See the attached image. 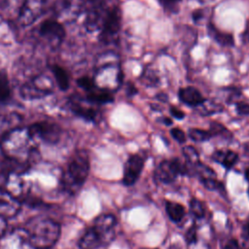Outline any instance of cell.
I'll return each instance as SVG.
<instances>
[{
	"instance_id": "cell-28",
	"label": "cell",
	"mask_w": 249,
	"mask_h": 249,
	"mask_svg": "<svg viewBox=\"0 0 249 249\" xmlns=\"http://www.w3.org/2000/svg\"><path fill=\"white\" fill-rule=\"evenodd\" d=\"M198 109V112L202 115H211V114H216L219 113L223 110V107L220 104L213 103V102H208L204 100L200 105L196 106Z\"/></svg>"
},
{
	"instance_id": "cell-41",
	"label": "cell",
	"mask_w": 249,
	"mask_h": 249,
	"mask_svg": "<svg viewBox=\"0 0 249 249\" xmlns=\"http://www.w3.org/2000/svg\"><path fill=\"white\" fill-rule=\"evenodd\" d=\"M192 18H193V19H194V21H195V22L199 21V20L203 18V11H202L201 9H199V10H196V11L193 13Z\"/></svg>"
},
{
	"instance_id": "cell-5",
	"label": "cell",
	"mask_w": 249,
	"mask_h": 249,
	"mask_svg": "<svg viewBox=\"0 0 249 249\" xmlns=\"http://www.w3.org/2000/svg\"><path fill=\"white\" fill-rule=\"evenodd\" d=\"M122 77L123 74L119 64L104 61L98 65L92 80L96 88L110 92L120 87Z\"/></svg>"
},
{
	"instance_id": "cell-49",
	"label": "cell",
	"mask_w": 249,
	"mask_h": 249,
	"mask_svg": "<svg viewBox=\"0 0 249 249\" xmlns=\"http://www.w3.org/2000/svg\"><path fill=\"white\" fill-rule=\"evenodd\" d=\"M248 196H249V189H248Z\"/></svg>"
},
{
	"instance_id": "cell-7",
	"label": "cell",
	"mask_w": 249,
	"mask_h": 249,
	"mask_svg": "<svg viewBox=\"0 0 249 249\" xmlns=\"http://www.w3.org/2000/svg\"><path fill=\"white\" fill-rule=\"evenodd\" d=\"M0 189L6 191L18 200H21L28 195L30 187L21 173L8 171L0 178Z\"/></svg>"
},
{
	"instance_id": "cell-17",
	"label": "cell",
	"mask_w": 249,
	"mask_h": 249,
	"mask_svg": "<svg viewBox=\"0 0 249 249\" xmlns=\"http://www.w3.org/2000/svg\"><path fill=\"white\" fill-rule=\"evenodd\" d=\"M179 99L186 105L188 106H193L196 107L200 105L205 99L199 92L197 89L195 87H186V88H181L178 92Z\"/></svg>"
},
{
	"instance_id": "cell-46",
	"label": "cell",
	"mask_w": 249,
	"mask_h": 249,
	"mask_svg": "<svg viewBox=\"0 0 249 249\" xmlns=\"http://www.w3.org/2000/svg\"><path fill=\"white\" fill-rule=\"evenodd\" d=\"M245 177H246V179H247V181L249 182V167L245 170Z\"/></svg>"
},
{
	"instance_id": "cell-30",
	"label": "cell",
	"mask_w": 249,
	"mask_h": 249,
	"mask_svg": "<svg viewBox=\"0 0 249 249\" xmlns=\"http://www.w3.org/2000/svg\"><path fill=\"white\" fill-rule=\"evenodd\" d=\"M190 210L192 212V214L197 218V219H201L204 217L205 215V208L203 203L197 199V198H192L190 201Z\"/></svg>"
},
{
	"instance_id": "cell-35",
	"label": "cell",
	"mask_w": 249,
	"mask_h": 249,
	"mask_svg": "<svg viewBox=\"0 0 249 249\" xmlns=\"http://www.w3.org/2000/svg\"><path fill=\"white\" fill-rule=\"evenodd\" d=\"M185 238H186V241L188 244H194L196 242L197 234H196V227L195 225L187 231V232L185 234Z\"/></svg>"
},
{
	"instance_id": "cell-23",
	"label": "cell",
	"mask_w": 249,
	"mask_h": 249,
	"mask_svg": "<svg viewBox=\"0 0 249 249\" xmlns=\"http://www.w3.org/2000/svg\"><path fill=\"white\" fill-rule=\"evenodd\" d=\"M208 34L220 45H223V46L233 45V37L231 36V34L219 31L213 24L208 25Z\"/></svg>"
},
{
	"instance_id": "cell-44",
	"label": "cell",
	"mask_w": 249,
	"mask_h": 249,
	"mask_svg": "<svg viewBox=\"0 0 249 249\" xmlns=\"http://www.w3.org/2000/svg\"><path fill=\"white\" fill-rule=\"evenodd\" d=\"M168 96L165 94V93H159V94H157V98L159 99V100H160V101H163V102H165V101H167V98Z\"/></svg>"
},
{
	"instance_id": "cell-42",
	"label": "cell",
	"mask_w": 249,
	"mask_h": 249,
	"mask_svg": "<svg viewBox=\"0 0 249 249\" xmlns=\"http://www.w3.org/2000/svg\"><path fill=\"white\" fill-rule=\"evenodd\" d=\"M7 231V223L4 218L0 217V238L3 236V234Z\"/></svg>"
},
{
	"instance_id": "cell-22",
	"label": "cell",
	"mask_w": 249,
	"mask_h": 249,
	"mask_svg": "<svg viewBox=\"0 0 249 249\" xmlns=\"http://www.w3.org/2000/svg\"><path fill=\"white\" fill-rule=\"evenodd\" d=\"M87 100H89L90 103L94 104H100V103H108V102H112L114 100L112 94L109 91L100 89L96 87H94L92 89H90L89 91H88L87 94Z\"/></svg>"
},
{
	"instance_id": "cell-4",
	"label": "cell",
	"mask_w": 249,
	"mask_h": 249,
	"mask_svg": "<svg viewBox=\"0 0 249 249\" xmlns=\"http://www.w3.org/2000/svg\"><path fill=\"white\" fill-rule=\"evenodd\" d=\"M54 87L55 82L53 75L41 72L21 85L19 94L26 100L40 99L52 94L54 90Z\"/></svg>"
},
{
	"instance_id": "cell-9",
	"label": "cell",
	"mask_w": 249,
	"mask_h": 249,
	"mask_svg": "<svg viewBox=\"0 0 249 249\" xmlns=\"http://www.w3.org/2000/svg\"><path fill=\"white\" fill-rule=\"evenodd\" d=\"M39 35L50 47L56 48L62 43L65 37V29L59 21L49 18L41 22Z\"/></svg>"
},
{
	"instance_id": "cell-36",
	"label": "cell",
	"mask_w": 249,
	"mask_h": 249,
	"mask_svg": "<svg viewBox=\"0 0 249 249\" xmlns=\"http://www.w3.org/2000/svg\"><path fill=\"white\" fill-rule=\"evenodd\" d=\"M170 134L171 136L179 143H184L186 141V134L185 132L180 129L179 127H174L170 130Z\"/></svg>"
},
{
	"instance_id": "cell-50",
	"label": "cell",
	"mask_w": 249,
	"mask_h": 249,
	"mask_svg": "<svg viewBox=\"0 0 249 249\" xmlns=\"http://www.w3.org/2000/svg\"><path fill=\"white\" fill-rule=\"evenodd\" d=\"M177 1H180V0H177Z\"/></svg>"
},
{
	"instance_id": "cell-31",
	"label": "cell",
	"mask_w": 249,
	"mask_h": 249,
	"mask_svg": "<svg viewBox=\"0 0 249 249\" xmlns=\"http://www.w3.org/2000/svg\"><path fill=\"white\" fill-rule=\"evenodd\" d=\"M182 153H183L185 159L187 160V161L189 163H191L192 165H195L197 161H199L198 152L193 146H185V147H183Z\"/></svg>"
},
{
	"instance_id": "cell-12",
	"label": "cell",
	"mask_w": 249,
	"mask_h": 249,
	"mask_svg": "<svg viewBox=\"0 0 249 249\" xmlns=\"http://www.w3.org/2000/svg\"><path fill=\"white\" fill-rule=\"evenodd\" d=\"M0 249H36L24 228L6 231L0 238Z\"/></svg>"
},
{
	"instance_id": "cell-15",
	"label": "cell",
	"mask_w": 249,
	"mask_h": 249,
	"mask_svg": "<svg viewBox=\"0 0 249 249\" xmlns=\"http://www.w3.org/2000/svg\"><path fill=\"white\" fill-rule=\"evenodd\" d=\"M116 224H117V220L114 215L103 214L98 216L95 219L92 227L100 234L103 241L106 242L108 240V236L111 234Z\"/></svg>"
},
{
	"instance_id": "cell-8",
	"label": "cell",
	"mask_w": 249,
	"mask_h": 249,
	"mask_svg": "<svg viewBox=\"0 0 249 249\" xmlns=\"http://www.w3.org/2000/svg\"><path fill=\"white\" fill-rule=\"evenodd\" d=\"M188 168L178 159L162 160L155 170L156 180L161 183L173 182L179 174H186Z\"/></svg>"
},
{
	"instance_id": "cell-20",
	"label": "cell",
	"mask_w": 249,
	"mask_h": 249,
	"mask_svg": "<svg viewBox=\"0 0 249 249\" xmlns=\"http://www.w3.org/2000/svg\"><path fill=\"white\" fill-rule=\"evenodd\" d=\"M212 158L214 160L220 162L227 169L231 168L238 160L237 154L231 150H228L226 152L218 150L214 152V154L212 155Z\"/></svg>"
},
{
	"instance_id": "cell-27",
	"label": "cell",
	"mask_w": 249,
	"mask_h": 249,
	"mask_svg": "<svg viewBox=\"0 0 249 249\" xmlns=\"http://www.w3.org/2000/svg\"><path fill=\"white\" fill-rule=\"evenodd\" d=\"M194 168H195V171L197 173L200 180L216 179V173L214 172V170L200 161H197L194 165Z\"/></svg>"
},
{
	"instance_id": "cell-1",
	"label": "cell",
	"mask_w": 249,
	"mask_h": 249,
	"mask_svg": "<svg viewBox=\"0 0 249 249\" xmlns=\"http://www.w3.org/2000/svg\"><path fill=\"white\" fill-rule=\"evenodd\" d=\"M4 156L21 165L29 164L37 156V140L28 127L18 126L12 130L0 143Z\"/></svg>"
},
{
	"instance_id": "cell-6",
	"label": "cell",
	"mask_w": 249,
	"mask_h": 249,
	"mask_svg": "<svg viewBox=\"0 0 249 249\" xmlns=\"http://www.w3.org/2000/svg\"><path fill=\"white\" fill-rule=\"evenodd\" d=\"M122 13L118 5H106L100 23V40L112 41L121 29Z\"/></svg>"
},
{
	"instance_id": "cell-14",
	"label": "cell",
	"mask_w": 249,
	"mask_h": 249,
	"mask_svg": "<svg viewBox=\"0 0 249 249\" xmlns=\"http://www.w3.org/2000/svg\"><path fill=\"white\" fill-rule=\"evenodd\" d=\"M20 209V200L0 189V217L5 220L15 217Z\"/></svg>"
},
{
	"instance_id": "cell-24",
	"label": "cell",
	"mask_w": 249,
	"mask_h": 249,
	"mask_svg": "<svg viewBox=\"0 0 249 249\" xmlns=\"http://www.w3.org/2000/svg\"><path fill=\"white\" fill-rule=\"evenodd\" d=\"M165 210H166L168 217L173 222H180L185 215L184 206L177 202L166 201L165 202Z\"/></svg>"
},
{
	"instance_id": "cell-45",
	"label": "cell",
	"mask_w": 249,
	"mask_h": 249,
	"mask_svg": "<svg viewBox=\"0 0 249 249\" xmlns=\"http://www.w3.org/2000/svg\"><path fill=\"white\" fill-rule=\"evenodd\" d=\"M162 122H163V124H166V125L172 124V121H171L169 118H167V117H164V118L162 119Z\"/></svg>"
},
{
	"instance_id": "cell-39",
	"label": "cell",
	"mask_w": 249,
	"mask_h": 249,
	"mask_svg": "<svg viewBox=\"0 0 249 249\" xmlns=\"http://www.w3.org/2000/svg\"><path fill=\"white\" fill-rule=\"evenodd\" d=\"M170 114L177 120H182L185 117L184 112L175 106L170 107Z\"/></svg>"
},
{
	"instance_id": "cell-18",
	"label": "cell",
	"mask_w": 249,
	"mask_h": 249,
	"mask_svg": "<svg viewBox=\"0 0 249 249\" xmlns=\"http://www.w3.org/2000/svg\"><path fill=\"white\" fill-rule=\"evenodd\" d=\"M104 243L100 234L90 227L81 236L79 240V247L81 249H97Z\"/></svg>"
},
{
	"instance_id": "cell-38",
	"label": "cell",
	"mask_w": 249,
	"mask_h": 249,
	"mask_svg": "<svg viewBox=\"0 0 249 249\" xmlns=\"http://www.w3.org/2000/svg\"><path fill=\"white\" fill-rule=\"evenodd\" d=\"M159 1L166 10H172V11H175V6L178 2L177 0H159Z\"/></svg>"
},
{
	"instance_id": "cell-13",
	"label": "cell",
	"mask_w": 249,
	"mask_h": 249,
	"mask_svg": "<svg viewBox=\"0 0 249 249\" xmlns=\"http://www.w3.org/2000/svg\"><path fill=\"white\" fill-rule=\"evenodd\" d=\"M144 166V159L139 155H132L126 160L123 182L125 186L133 185L139 178Z\"/></svg>"
},
{
	"instance_id": "cell-2",
	"label": "cell",
	"mask_w": 249,
	"mask_h": 249,
	"mask_svg": "<svg viewBox=\"0 0 249 249\" xmlns=\"http://www.w3.org/2000/svg\"><path fill=\"white\" fill-rule=\"evenodd\" d=\"M24 230L36 249L52 248L60 235L59 224L44 216H37L30 219L26 223Z\"/></svg>"
},
{
	"instance_id": "cell-48",
	"label": "cell",
	"mask_w": 249,
	"mask_h": 249,
	"mask_svg": "<svg viewBox=\"0 0 249 249\" xmlns=\"http://www.w3.org/2000/svg\"><path fill=\"white\" fill-rule=\"evenodd\" d=\"M245 152H246V153L249 155V143L245 145Z\"/></svg>"
},
{
	"instance_id": "cell-43",
	"label": "cell",
	"mask_w": 249,
	"mask_h": 249,
	"mask_svg": "<svg viewBox=\"0 0 249 249\" xmlns=\"http://www.w3.org/2000/svg\"><path fill=\"white\" fill-rule=\"evenodd\" d=\"M126 91H127V95H128V96H132V95H134L135 93H137V89H135V87H134L131 83H128V84H127Z\"/></svg>"
},
{
	"instance_id": "cell-16",
	"label": "cell",
	"mask_w": 249,
	"mask_h": 249,
	"mask_svg": "<svg viewBox=\"0 0 249 249\" xmlns=\"http://www.w3.org/2000/svg\"><path fill=\"white\" fill-rule=\"evenodd\" d=\"M22 117L16 113H6L0 115V143L15 128L20 126Z\"/></svg>"
},
{
	"instance_id": "cell-21",
	"label": "cell",
	"mask_w": 249,
	"mask_h": 249,
	"mask_svg": "<svg viewBox=\"0 0 249 249\" xmlns=\"http://www.w3.org/2000/svg\"><path fill=\"white\" fill-rule=\"evenodd\" d=\"M52 74L53 78L55 82V85L62 90H66L69 88L70 78L67 71L60 67L59 65H53L52 66Z\"/></svg>"
},
{
	"instance_id": "cell-25",
	"label": "cell",
	"mask_w": 249,
	"mask_h": 249,
	"mask_svg": "<svg viewBox=\"0 0 249 249\" xmlns=\"http://www.w3.org/2000/svg\"><path fill=\"white\" fill-rule=\"evenodd\" d=\"M101 0H64V4L67 9L73 10L75 13L81 12L85 7L90 9Z\"/></svg>"
},
{
	"instance_id": "cell-19",
	"label": "cell",
	"mask_w": 249,
	"mask_h": 249,
	"mask_svg": "<svg viewBox=\"0 0 249 249\" xmlns=\"http://www.w3.org/2000/svg\"><path fill=\"white\" fill-rule=\"evenodd\" d=\"M71 109L75 114L88 121H93L96 117V111L94 108L87 105L85 101H82L78 96L71 99Z\"/></svg>"
},
{
	"instance_id": "cell-47",
	"label": "cell",
	"mask_w": 249,
	"mask_h": 249,
	"mask_svg": "<svg viewBox=\"0 0 249 249\" xmlns=\"http://www.w3.org/2000/svg\"><path fill=\"white\" fill-rule=\"evenodd\" d=\"M9 0H0V7H3L5 3H7Z\"/></svg>"
},
{
	"instance_id": "cell-37",
	"label": "cell",
	"mask_w": 249,
	"mask_h": 249,
	"mask_svg": "<svg viewBox=\"0 0 249 249\" xmlns=\"http://www.w3.org/2000/svg\"><path fill=\"white\" fill-rule=\"evenodd\" d=\"M235 108H236V112L239 115H249V103L239 101L235 104Z\"/></svg>"
},
{
	"instance_id": "cell-10",
	"label": "cell",
	"mask_w": 249,
	"mask_h": 249,
	"mask_svg": "<svg viewBox=\"0 0 249 249\" xmlns=\"http://www.w3.org/2000/svg\"><path fill=\"white\" fill-rule=\"evenodd\" d=\"M46 0H22L18 14V21L22 26L33 24L44 13Z\"/></svg>"
},
{
	"instance_id": "cell-34",
	"label": "cell",
	"mask_w": 249,
	"mask_h": 249,
	"mask_svg": "<svg viewBox=\"0 0 249 249\" xmlns=\"http://www.w3.org/2000/svg\"><path fill=\"white\" fill-rule=\"evenodd\" d=\"M200 181L204 185V187L208 190L217 191V190H221L223 188L222 183H220L216 179H205V180H200Z\"/></svg>"
},
{
	"instance_id": "cell-29",
	"label": "cell",
	"mask_w": 249,
	"mask_h": 249,
	"mask_svg": "<svg viewBox=\"0 0 249 249\" xmlns=\"http://www.w3.org/2000/svg\"><path fill=\"white\" fill-rule=\"evenodd\" d=\"M188 134H189V137L196 142L206 141L212 137L209 130H203L199 128H190Z\"/></svg>"
},
{
	"instance_id": "cell-26",
	"label": "cell",
	"mask_w": 249,
	"mask_h": 249,
	"mask_svg": "<svg viewBox=\"0 0 249 249\" xmlns=\"http://www.w3.org/2000/svg\"><path fill=\"white\" fill-rule=\"evenodd\" d=\"M12 89L10 83L5 74L0 72V104H4L10 100Z\"/></svg>"
},
{
	"instance_id": "cell-3",
	"label": "cell",
	"mask_w": 249,
	"mask_h": 249,
	"mask_svg": "<svg viewBox=\"0 0 249 249\" xmlns=\"http://www.w3.org/2000/svg\"><path fill=\"white\" fill-rule=\"evenodd\" d=\"M89 172V158L86 151H77L70 159L62 173V187L70 195L75 194L83 186Z\"/></svg>"
},
{
	"instance_id": "cell-32",
	"label": "cell",
	"mask_w": 249,
	"mask_h": 249,
	"mask_svg": "<svg viewBox=\"0 0 249 249\" xmlns=\"http://www.w3.org/2000/svg\"><path fill=\"white\" fill-rule=\"evenodd\" d=\"M209 132L211 133V135H227L228 137H231V132L228 131V129L221 124L219 123H211L210 124V130Z\"/></svg>"
},
{
	"instance_id": "cell-11",
	"label": "cell",
	"mask_w": 249,
	"mask_h": 249,
	"mask_svg": "<svg viewBox=\"0 0 249 249\" xmlns=\"http://www.w3.org/2000/svg\"><path fill=\"white\" fill-rule=\"evenodd\" d=\"M30 132L36 140H42L49 144L56 143L61 135L58 124L51 121H41L28 126Z\"/></svg>"
},
{
	"instance_id": "cell-33",
	"label": "cell",
	"mask_w": 249,
	"mask_h": 249,
	"mask_svg": "<svg viewBox=\"0 0 249 249\" xmlns=\"http://www.w3.org/2000/svg\"><path fill=\"white\" fill-rule=\"evenodd\" d=\"M77 84L79 85L80 88H82L86 91H89L90 89H92L95 87L94 83H93V80L89 77H87V76L81 77L80 79H78Z\"/></svg>"
},
{
	"instance_id": "cell-40",
	"label": "cell",
	"mask_w": 249,
	"mask_h": 249,
	"mask_svg": "<svg viewBox=\"0 0 249 249\" xmlns=\"http://www.w3.org/2000/svg\"><path fill=\"white\" fill-rule=\"evenodd\" d=\"M224 249H241V248L235 239H231L227 242Z\"/></svg>"
}]
</instances>
